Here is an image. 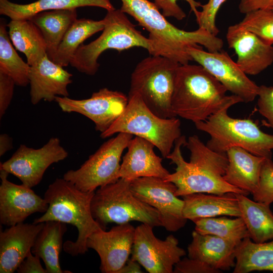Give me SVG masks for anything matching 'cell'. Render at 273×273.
<instances>
[{
    "mask_svg": "<svg viewBox=\"0 0 273 273\" xmlns=\"http://www.w3.org/2000/svg\"><path fill=\"white\" fill-rule=\"evenodd\" d=\"M121 1V11L132 17L148 32L152 44L150 55L165 57L183 65L193 61L188 48L204 47L212 52L223 48L222 39L204 29L189 31L176 27L166 20L154 3L149 0Z\"/></svg>",
    "mask_w": 273,
    "mask_h": 273,
    "instance_id": "cell-1",
    "label": "cell"
},
{
    "mask_svg": "<svg viewBox=\"0 0 273 273\" xmlns=\"http://www.w3.org/2000/svg\"><path fill=\"white\" fill-rule=\"evenodd\" d=\"M200 65L180 64L175 78L171 107L174 115L194 123L204 121L242 100L232 95Z\"/></svg>",
    "mask_w": 273,
    "mask_h": 273,
    "instance_id": "cell-2",
    "label": "cell"
},
{
    "mask_svg": "<svg viewBox=\"0 0 273 273\" xmlns=\"http://www.w3.org/2000/svg\"><path fill=\"white\" fill-rule=\"evenodd\" d=\"M95 192L82 191L64 178H56L44 193V198L49 205L47 210L33 223L56 221L74 225L78 231L77 239L64 242L63 250L72 256L84 254L89 249L86 246L88 238L104 229L91 212Z\"/></svg>",
    "mask_w": 273,
    "mask_h": 273,
    "instance_id": "cell-3",
    "label": "cell"
},
{
    "mask_svg": "<svg viewBox=\"0 0 273 273\" xmlns=\"http://www.w3.org/2000/svg\"><path fill=\"white\" fill-rule=\"evenodd\" d=\"M128 97V102L123 113L100 136L106 139L120 132L139 136L152 143L166 158L175 141L181 136L179 119L157 116L138 94L129 95Z\"/></svg>",
    "mask_w": 273,
    "mask_h": 273,
    "instance_id": "cell-4",
    "label": "cell"
},
{
    "mask_svg": "<svg viewBox=\"0 0 273 273\" xmlns=\"http://www.w3.org/2000/svg\"><path fill=\"white\" fill-rule=\"evenodd\" d=\"M228 109L220 110L205 121L194 123L197 129L210 135L207 146L220 153L239 147L255 155L271 159L273 135L262 131L252 120L231 117Z\"/></svg>",
    "mask_w": 273,
    "mask_h": 273,
    "instance_id": "cell-5",
    "label": "cell"
},
{
    "mask_svg": "<svg viewBox=\"0 0 273 273\" xmlns=\"http://www.w3.org/2000/svg\"><path fill=\"white\" fill-rule=\"evenodd\" d=\"M102 34L87 44H82L72 58L70 64L79 72L94 75L100 64L98 59L109 49L121 52L134 47L152 50L150 40L143 35L120 9L107 11L104 18Z\"/></svg>",
    "mask_w": 273,
    "mask_h": 273,
    "instance_id": "cell-6",
    "label": "cell"
},
{
    "mask_svg": "<svg viewBox=\"0 0 273 273\" xmlns=\"http://www.w3.org/2000/svg\"><path fill=\"white\" fill-rule=\"evenodd\" d=\"M130 182L120 178L114 183L99 188L91 202L94 218L104 229L108 223L119 224L131 221L153 228L162 226L159 212L133 194Z\"/></svg>",
    "mask_w": 273,
    "mask_h": 273,
    "instance_id": "cell-7",
    "label": "cell"
},
{
    "mask_svg": "<svg viewBox=\"0 0 273 273\" xmlns=\"http://www.w3.org/2000/svg\"><path fill=\"white\" fill-rule=\"evenodd\" d=\"M179 65L162 56L143 59L131 73L128 95L139 94L149 109L160 117H175L171 100Z\"/></svg>",
    "mask_w": 273,
    "mask_h": 273,
    "instance_id": "cell-8",
    "label": "cell"
},
{
    "mask_svg": "<svg viewBox=\"0 0 273 273\" xmlns=\"http://www.w3.org/2000/svg\"><path fill=\"white\" fill-rule=\"evenodd\" d=\"M133 135L124 132L104 142L80 167L69 170L63 178L83 192H95L120 178L121 158Z\"/></svg>",
    "mask_w": 273,
    "mask_h": 273,
    "instance_id": "cell-9",
    "label": "cell"
},
{
    "mask_svg": "<svg viewBox=\"0 0 273 273\" xmlns=\"http://www.w3.org/2000/svg\"><path fill=\"white\" fill-rule=\"evenodd\" d=\"M187 142L181 135L175 142L174 147L166 158L175 164V172L170 173L164 179L173 183L176 187L177 196L204 193L221 195L232 192L246 196L250 194L226 183L223 177L217 175L208 169L184 159L181 147Z\"/></svg>",
    "mask_w": 273,
    "mask_h": 273,
    "instance_id": "cell-10",
    "label": "cell"
},
{
    "mask_svg": "<svg viewBox=\"0 0 273 273\" xmlns=\"http://www.w3.org/2000/svg\"><path fill=\"white\" fill-rule=\"evenodd\" d=\"M153 229L145 223L135 228L131 259L149 273H173L175 265L186 252L174 236L161 240L155 236Z\"/></svg>",
    "mask_w": 273,
    "mask_h": 273,
    "instance_id": "cell-11",
    "label": "cell"
},
{
    "mask_svg": "<svg viewBox=\"0 0 273 273\" xmlns=\"http://www.w3.org/2000/svg\"><path fill=\"white\" fill-rule=\"evenodd\" d=\"M68 156L60 139L52 137L38 149L21 145L11 158L1 163L0 168L16 176L23 185L32 188L40 183L50 166Z\"/></svg>",
    "mask_w": 273,
    "mask_h": 273,
    "instance_id": "cell-12",
    "label": "cell"
},
{
    "mask_svg": "<svg viewBox=\"0 0 273 273\" xmlns=\"http://www.w3.org/2000/svg\"><path fill=\"white\" fill-rule=\"evenodd\" d=\"M130 189L140 200L159 212L162 226L175 232L187 221L183 215L184 201L176 195V187L172 183L157 177H143L130 182Z\"/></svg>",
    "mask_w": 273,
    "mask_h": 273,
    "instance_id": "cell-13",
    "label": "cell"
},
{
    "mask_svg": "<svg viewBox=\"0 0 273 273\" xmlns=\"http://www.w3.org/2000/svg\"><path fill=\"white\" fill-rule=\"evenodd\" d=\"M188 53L192 60L203 67L232 95L243 102H252L257 97L259 86L251 80L223 50L205 51L201 47H190Z\"/></svg>",
    "mask_w": 273,
    "mask_h": 273,
    "instance_id": "cell-14",
    "label": "cell"
},
{
    "mask_svg": "<svg viewBox=\"0 0 273 273\" xmlns=\"http://www.w3.org/2000/svg\"><path fill=\"white\" fill-rule=\"evenodd\" d=\"M55 101L62 111L77 113L89 118L94 123L95 129L102 133L123 113L128 97L121 92L104 87L93 93L88 99L76 100L69 97H57Z\"/></svg>",
    "mask_w": 273,
    "mask_h": 273,
    "instance_id": "cell-15",
    "label": "cell"
},
{
    "mask_svg": "<svg viewBox=\"0 0 273 273\" xmlns=\"http://www.w3.org/2000/svg\"><path fill=\"white\" fill-rule=\"evenodd\" d=\"M135 228L129 222L119 224L109 231L101 230L87 239L86 246L99 255L103 273H117L125 264L134 241Z\"/></svg>",
    "mask_w": 273,
    "mask_h": 273,
    "instance_id": "cell-16",
    "label": "cell"
},
{
    "mask_svg": "<svg viewBox=\"0 0 273 273\" xmlns=\"http://www.w3.org/2000/svg\"><path fill=\"white\" fill-rule=\"evenodd\" d=\"M9 173L0 168V222L11 226L23 222L36 212L44 213L49 205L31 188L8 179Z\"/></svg>",
    "mask_w": 273,
    "mask_h": 273,
    "instance_id": "cell-17",
    "label": "cell"
},
{
    "mask_svg": "<svg viewBox=\"0 0 273 273\" xmlns=\"http://www.w3.org/2000/svg\"><path fill=\"white\" fill-rule=\"evenodd\" d=\"M226 39L237 56L236 62L247 75H256L273 63V47L236 24L229 27Z\"/></svg>",
    "mask_w": 273,
    "mask_h": 273,
    "instance_id": "cell-18",
    "label": "cell"
},
{
    "mask_svg": "<svg viewBox=\"0 0 273 273\" xmlns=\"http://www.w3.org/2000/svg\"><path fill=\"white\" fill-rule=\"evenodd\" d=\"M72 74L52 61L46 55L30 66L29 73L30 101L36 105L41 100L52 102L57 97H68V86Z\"/></svg>",
    "mask_w": 273,
    "mask_h": 273,
    "instance_id": "cell-19",
    "label": "cell"
},
{
    "mask_svg": "<svg viewBox=\"0 0 273 273\" xmlns=\"http://www.w3.org/2000/svg\"><path fill=\"white\" fill-rule=\"evenodd\" d=\"M44 223L22 222L1 231V273H13L17 270L31 251L35 239Z\"/></svg>",
    "mask_w": 273,
    "mask_h": 273,
    "instance_id": "cell-20",
    "label": "cell"
},
{
    "mask_svg": "<svg viewBox=\"0 0 273 273\" xmlns=\"http://www.w3.org/2000/svg\"><path fill=\"white\" fill-rule=\"evenodd\" d=\"M154 147L152 143L143 138H132L122 158L120 178L129 181L143 177L165 179L170 173L163 166L162 159L155 154Z\"/></svg>",
    "mask_w": 273,
    "mask_h": 273,
    "instance_id": "cell-21",
    "label": "cell"
},
{
    "mask_svg": "<svg viewBox=\"0 0 273 273\" xmlns=\"http://www.w3.org/2000/svg\"><path fill=\"white\" fill-rule=\"evenodd\" d=\"M192 240L188 245V257L201 261L220 270L235 267V251L238 246L222 238L192 232Z\"/></svg>",
    "mask_w": 273,
    "mask_h": 273,
    "instance_id": "cell-22",
    "label": "cell"
},
{
    "mask_svg": "<svg viewBox=\"0 0 273 273\" xmlns=\"http://www.w3.org/2000/svg\"><path fill=\"white\" fill-rule=\"evenodd\" d=\"M228 165L223 176L230 185L252 194L258 187L262 166L266 158L239 147L226 152Z\"/></svg>",
    "mask_w": 273,
    "mask_h": 273,
    "instance_id": "cell-23",
    "label": "cell"
},
{
    "mask_svg": "<svg viewBox=\"0 0 273 273\" xmlns=\"http://www.w3.org/2000/svg\"><path fill=\"white\" fill-rule=\"evenodd\" d=\"M184 216L187 219L219 215L241 217L238 200L235 193L221 195L197 193L183 196Z\"/></svg>",
    "mask_w": 273,
    "mask_h": 273,
    "instance_id": "cell-24",
    "label": "cell"
},
{
    "mask_svg": "<svg viewBox=\"0 0 273 273\" xmlns=\"http://www.w3.org/2000/svg\"><path fill=\"white\" fill-rule=\"evenodd\" d=\"M82 7H100L107 11L115 9L110 0H37L26 4L0 0V14L11 20L29 19L42 12L76 9Z\"/></svg>",
    "mask_w": 273,
    "mask_h": 273,
    "instance_id": "cell-25",
    "label": "cell"
},
{
    "mask_svg": "<svg viewBox=\"0 0 273 273\" xmlns=\"http://www.w3.org/2000/svg\"><path fill=\"white\" fill-rule=\"evenodd\" d=\"M67 230L66 224L48 221L38 234L31 248L32 253L42 259L47 273H71L62 269L60 254L63 248V237Z\"/></svg>",
    "mask_w": 273,
    "mask_h": 273,
    "instance_id": "cell-26",
    "label": "cell"
},
{
    "mask_svg": "<svg viewBox=\"0 0 273 273\" xmlns=\"http://www.w3.org/2000/svg\"><path fill=\"white\" fill-rule=\"evenodd\" d=\"M9 35L15 48L23 53L32 66L47 54V46L39 28L30 20H11L8 24Z\"/></svg>",
    "mask_w": 273,
    "mask_h": 273,
    "instance_id": "cell-27",
    "label": "cell"
},
{
    "mask_svg": "<svg viewBox=\"0 0 273 273\" xmlns=\"http://www.w3.org/2000/svg\"><path fill=\"white\" fill-rule=\"evenodd\" d=\"M235 195L249 238L258 243L273 240V213L270 205L253 201L241 194Z\"/></svg>",
    "mask_w": 273,
    "mask_h": 273,
    "instance_id": "cell-28",
    "label": "cell"
},
{
    "mask_svg": "<svg viewBox=\"0 0 273 273\" xmlns=\"http://www.w3.org/2000/svg\"><path fill=\"white\" fill-rule=\"evenodd\" d=\"M77 19L76 9H66L42 12L29 19L40 30L51 60L65 34Z\"/></svg>",
    "mask_w": 273,
    "mask_h": 273,
    "instance_id": "cell-29",
    "label": "cell"
},
{
    "mask_svg": "<svg viewBox=\"0 0 273 273\" xmlns=\"http://www.w3.org/2000/svg\"><path fill=\"white\" fill-rule=\"evenodd\" d=\"M235 256L234 273L273 271V240L258 243L245 238L237 246Z\"/></svg>",
    "mask_w": 273,
    "mask_h": 273,
    "instance_id": "cell-30",
    "label": "cell"
},
{
    "mask_svg": "<svg viewBox=\"0 0 273 273\" xmlns=\"http://www.w3.org/2000/svg\"><path fill=\"white\" fill-rule=\"evenodd\" d=\"M104 26V18L99 21L77 19L65 34L52 61L63 67L67 66L83 42L102 31Z\"/></svg>",
    "mask_w": 273,
    "mask_h": 273,
    "instance_id": "cell-31",
    "label": "cell"
},
{
    "mask_svg": "<svg viewBox=\"0 0 273 273\" xmlns=\"http://www.w3.org/2000/svg\"><path fill=\"white\" fill-rule=\"evenodd\" d=\"M195 224V231L199 234L216 236L236 245L244 238L249 237L245 223L241 217H205L192 220Z\"/></svg>",
    "mask_w": 273,
    "mask_h": 273,
    "instance_id": "cell-32",
    "label": "cell"
},
{
    "mask_svg": "<svg viewBox=\"0 0 273 273\" xmlns=\"http://www.w3.org/2000/svg\"><path fill=\"white\" fill-rule=\"evenodd\" d=\"M7 24L0 23V71L10 76L16 85L26 86L29 84L30 66L19 56L11 43Z\"/></svg>",
    "mask_w": 273,
    "mask_h": 273,
    "instance_id": "cell-33",
    "label": "cell"
},
{
    "mask_svg": "<svg viewBox=\"0 0 273 273\" xmlns=\"http://www.w3.org/2000/svg\"><path fill=\"white\" fill-rule=\"evenodd\" d=\"M236 24L255 34L269 44H273V9H260L245 14Z\"/></svg>",
    "mask_w": 273,
    "mask_h": 273,
    "instance_id": "cell-34",
    "label": "cell"
},
{
    "mask_svg": "<svg viewBox=\"0 0 273 273\" xmlns=\"http://www.w3.org/2000/svg\"><path fill=\"white\" fill-rule=\"evenodd\" d=\"M255 201L270 205L273 202V162L265 158L261 167L258 187L252 194Z\"/></svg>",
    "mask_w": 273,
    "mask_h": 273,
    "instance_id": "cell-35",
    "label": "cell"
},
{
    "mask_svg": "<svg viewBox=\"0 0 273 273\" xmlns=\"http://www.w3.org/2000/svg\"><path fill=\"white\" fill-rule=\"evenodd\" d=\"M226 0H208L205 5H202V9L196 16L199 28L204 29L217 36L219 29L215 23L216 16L220 7Z\"/></svg>",
    "mask_w": 273,
    "mask_h": 273,
    "instance_id": "cell-36",
    "label": "cell"
},
{
    "mask_svg": "<svg viewBox=\"0 0 273 273\" xmlns=\"http://www.w3.org/2000/svg\"><path fill=\"white\" fill-rule=\"evenodd\" d=\"M178 0H154L157 7L162 10V13L165 17H173L178 20H181L186 18V14L177 4ZM190 5L191 10L196 16L199 11L198 8L202 5L195 0H184Z\"/></svg>",
    "mask_w": 273,
    "mask_h": 273,
    "instance_id": "cell-37",
    "label": "cell"
},
{
    "mask_svg": "<svg viewBox=\"0 0 273 273\" xmlns=\"http://www.w3.org/2000/svg\"><path fill=\"white\" fill-rule=\"evenodd\" d=\"M257 105L259 113L273 129V86H259Z\"/></svg>",
    "mask_w": 273,
    "mask_h": 273,
    "instance_id": "cell-38",
    "label": "cell"
},
{
    "mask_svg": "<svg viewBox=\"0 0 273 273\" xmlns=\"http://www.w3.org/2000/svg\"><path fill=\"white\" fill-rule=\"evenodd\" d=\"M207 264L197 259L188 258L181 259L174 266L173 273H219Z\"/></svg>",
    "mask_w": 273,
    "mask_h": 273,
    "instance_id": "cell-39",
    "label": "cell"
},
{
    "mask_svg": "<svg viewBox=\"0 0 273 273\" xmlns=\"http://www.w3.org/2000/svg\"><path fill=\"white\" fill-rule=\"evenodd\" d=\"M13 79L7 74L0 71V118L5 114L12 101L14 86Z\"/></svg>",
    "mask_w": 273,
    "mask_h": 273,
    "instance_id": "cell-40",
    "label": "cell"
},
{
    "mask_svg": "<svg viewBox=\"0 0 273 273\" xmlns=\"http://www.w3.org/2000/svg\"><path fill=\"white\" fill-rule=\"evenodd\" d=\"M18 273H47L41 264L40 258L30 251L17 269Z\"/></svg>",
    "mask_w": 273,
    "mask_h": 273,
    "instance_id": "cell-41",
    "label": "cell"
},
{
    "mask_svg": "<svg viewBox=\"0 0 273 273\" xmlns=\"http://www.w3.org/2000/svg\"><path fill=\"white\" fill-rule=\"evenodd\" d=\"M238 8L244 14L260 9H272L273 0H239Z\"/></svg>",
    "mask_w": 273,
    "mask_h": 273,
    "instance_id": "cell-42",
    "label": "cell"
},
{
    "mask_svg": "<svg viewBox=\"0 0 273 273\" xmlns=\"http://www.w3.org/2000/svg\"><path fill=\"white\" fill-rule=\"evenodd\" d=\"M141 266L139 262L130 258L117 273H142L143 271Z\"/></svg>",
    "mask_w": 273,
    "mask_h": 273,
    "instance_id": "cell-43",
    "label": "cell"
},
{
    "mask_svg": "<svg viewBox=\"0 0 273 273\" xmlns=\"http://www.w3.org/2000/svg\"><path fill=\"white\" fill-rule=\"evenodd\" d=\"M12 139L6 133L0 135V156H3L7 152L12 148Z\"/></svg>",
    "mask_w": 273,
    "mask_h": 273,
    "instance_id": "cell-44",
    "label": "cell"
},
{
    "mask_svg": "<svg viewBox=\"0 0 273 273\" xmlns=\"http://www.w3.org/2000/svg\"><path fill=\"white\" fill-rule=\"evenodd\" d=\"M272 9H273V8H272Z\"/></svg>",
    "mask_w": 273,
    "mask_h": 273,
    "instance_id": "cell-45",
    "label": "cell"
}]
</instances>
